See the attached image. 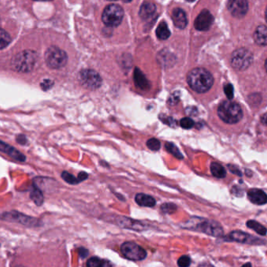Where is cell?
<instances>
[{
  "mask_svg": "<svg viewBox=\"0 0 267 267\" xmlns=\"http://www.w3.org/2000/svg\"><path fill=\"white\" fill-rule=\"evenodd\" d=\"M134 82L135 83V86L138 89H141L143 91H146L150 89V83L148 82L145 74L139 68L136 67L134 71Z\"/></svg>",
  "mask_w": 267,
  "mask_h": 267,
  "instance_id": "16",
  "label": "cell"
},
{
  "mask_svg": "<svg viewBox=\"0 0 267 267\" xmlns=\"http://www.w3.org/2000/svg\"><path fill=\"white\" fill-rule=\"evenodd\" d=\"M229 238L230 241H237L240 243L250 244V245H261L262 242H264L263 240L256 238L250 234H246L245 232L234 230L229 234Z\"/></svg>",
  "mask_w": 267,
  "mask_h": 267,
  "instance_id": "12",
  "label": "cell"
},
{
  "mask_svg": "<svg viewBox=\"0 0 267 267\" xmlns=\"http://www.w3.org/2000/svg\"><path fill=\"white\" fill-rule=\"evenodd\" d=\"M241 267H252V264H249V263H248V264H245V265L242 266Z\"/></svg>",
  "mask_w": 267,
  "mask_h": 267,
  "instance_id": "40",
  "label": "cell"
},
{
  "mask_svg": "<svg viewBox=\"0 0 267 267\" xmlns=\"http://www.w3.org/2000/svg\"><path fill=\"white\" fill-rule=\"evenodd\" d=\"M147 146L152 151H158L160 148V141L156 138H150L146 143Z\"/></svg>",
  "mask_w": 267,
  "mask_h": 267,
  "instance_id": "28",
  "label": "cell"
},
{
  "mask_svg": "<svg viewBox=\"0 0 267 267\" xmlns=\"http://www.w3.org/2000/svg\"><path fill=\"white\" fill-rule=\"evenodd\" d=\"M78 252H79V255H80L82 258H86V256L89 254L87 249H83V248H81Z\"/></svg>",
  "mask_w": 267,
  "mask_h": 267,
  "instance_id": "35",
  "label": "cell"
},
{
  "mask_svg": "<svg viewBox=\"0 0 267 267\" xmlns=\"http://www.w3.org/2000/svg\"><path fill=\"white\" fill-rule=\"evenodd\" d=\"M135 202L137 205L144 207H153L156 206V199L150 195H145L143 193L137 194L135 196Z\"/></svg>",
  "mask_w": 267,
  "mask_h": 267,
  "instance_id": "19",
  "label": "cell"
},
{
  "mask_svg": "<svg viewBox=\"0 0 267 267\" xmlns=\"http://www.w3.org/2000/svg\"><path fill=\"white\" fill-rule=\"evenodd\" d=\"M17 142L21 143L22 145L26 143V138L24 135H20L17 137Z\"/></svg>",
  "mask_w": 267,
  "mask_h": 267,
  "instance_id": "37",
  "label": "cell"
},
{
  "mask_svg": "<svg viewBox=\"0 0 267 267\" xmlns=\"http://www.w3.org/2000/svg\"><path fill=\"white\" fill-rule=\"evenodd\" d=\"M31 199L34 201L37 206H41L44 202V197H43V192L39 189L37 186H34L31 191Z\"/></svg>",
  "mask_w": 267,
  "mask_h": 267,
  "instance_id": "23",
  "label": "cell"
},
{
  "mask_svg": "<svg viewBox=\"0 0 267 267\" xmlns=\"http://www.w3.org/2000/svg\"><path fill=\"white\" fill-rule=\"evenodd\" d=\"M261 122L264 124V125H267V114L261 117Z\"/></svg>",
  "mask_w": 267,
  "mask_h": 267,
  "instance_id": "38",
  "label": "cell"
},
{
  "mask_svg": "<svg viewBox=\"0 0 267 267\" xmlns=\"http://www.w3.org/2000/svg\"><path fill=\"white\" fill-rule=\"evenodd\" d=\"M265 67H266V70H267V60H266Z\"/></svg>",
  "mask_w": 267,
  "mask_h": 267,
  "instance_id": "42",
  "label": "cell"
},
{
  "mask_svg": "<svg viewBox=\"0 0 267 267\" xmlns=\"http://www.w3.org/2000/svg\"><path fill=\"white\" fill-rule=\"evenodd\" d=\"M104 262L97 257L89 259L87 262V267H103Z\"/></svg>",
  "mask_w": 267,
  "mask_h": 267,
  "instance_id": "29",
  "label": "cell"
},
{
  "mask_svg": "<svg viewBox=\"0 0 267 267\" xmlns=\"http://www.w3.org/2000/svg\"><path fill=\"white\" fill-rule=\"evenodd\" d=\"M47 66L52 69H59L67 64V55L64 51L56 46H51L44 53Z\"/></svg>",
  "mask_w": 267,
  "mask_h": 267,
  "instance_id": "4",
  "label": "cell"
},
{
  "mask_svg": "<svg viewBox=\"0 0 267 267\" xmlns=\"http://www.w3.org/2000/svg\"><path fill=\"white\" fill-rule=\"evenodd\" d=\"M161 209L166 214H173L176 211L177 206L172 203H166L162 206Z\"/></svg>",
  "mask_w": 267,
  "mask_h": 267,
  "instance_id": "31",
  "label": "cell"
},
{
  "mask_svg": "<svg viewBox=\"0 0 267 267\" xmlns=\"http://www.w3.org/2000/svg\"><path fill=\"white\" fill-rule=\"evenodd\" d=\"M252 61L253 56L252 52L246 48H239L234 51L230 59L232 67L237 71H245L249 68Z\"/></svg>",
  "mask_w": 267,
  "mask_h": 267,
  "instance_id": "5",
  "label": "cell"
},
{
  "mask_svg": "<svg viewBox=\"0 0 267 267\" xmlns=\"http://www.w3.org/2000/svg\"><path fill=\"white\" fill-rule=\"evenodd\" d=\"M266 19H267V9H266Z\"/></svg>",
  "mask_w": 267,
  "mask_h": 267,
  "instance_id": "43",
  "label": "cell"
},
{
  "mask_svg": "<svg viewBox=\"0 0 267 267\" xmlns=\"http://www.w3.org/2000/svg\"><path fill=\"white\" fill-rule=\"evenodd\" d=\"M80 80L85 87L91 90H95L102 86V80L100 75L94 70L86 69L80 74Z\"/></svg>",
  "mask_w": 267,
  "mask_h": 267,
  "instance_id": "9",
  "label": "cell"
},
{
  "mask_svg": "<svg viewBox=\"0 0 267 267\" xmlns=\"http://www.w3.org/2000/svg\"><path fill=\"white\" fill-rule=\"evenodd\" d=\"M227 7L233 17L241 18L248 12L249 3L247 0H229Z\"/></svg>",
  "mask_w": 267,
  "mask_h": 267,
  "instance_id": "10",
  "label": "cell"
},
{
  "mask_svg": "<svg viewBox=\"0 0 267 267\" xmlns=\"http://www.w3.org/2000/svg\"><path fill=\"white\" fill-rule=\"evenodd\" d=\"M228 169L231 171L234 175H238V176H241V173L237 167L234 165H228Z\"/></svg>",
  "mask_w": 267,
  "mask_h": 267,
  "instance_id": "34",
  "label": "cell"
},
{
  "mask_svg": "<svg viewBox=\"0 0 267 267\" xmlns=\"http://www.w3.org/2000/svg\"><path fill=\"white\" fill-rule=\"evenodd\" d=\"M186 1H187V2H194L195 0H186Z\"/></svg>",
  "mask_w": 267,
  "mask_h": 267,
  "instance_id": "44",
  "label": "cell"
},
{
  "mask_svg": "<svg viewBox=\"0 0 267 267\" xmlns=\"http://www.w3.org/2000/svg\"><path fill=\"white\" fill-rule=\"evenodd\" d=\"M10 42H11V38L9 34L2 28H0V49L6 48Z\"/></svg>",
  "mask_w": 267,
  "mask_h": 267,
  "instance_id": "25",
  "label": "cell"
},
{
  "mask_svg": "<svg viewBox=\"0 0 267 267\" xmlns=\"http://www.w3.org/2000/svg\"><path fill=\"white\" fill-rule=\"evenodd\" d=\"M223 89H224L225 94H226V96L228 98L229 100L234 98V88H233L232 85L227 84V85L224 86Z\"/></svg>",
  "mask_w": 267,
  "mask_h": 267,
  "instance_id": "32",
  "label": "cell"
},
{
  "mask_svg": "<svg viewBox=\"0 0 267 267\" xmlns=\"http://www.w3.org/2000/svg\"><path fill=\"white\" fill-rule=\"evenodd\" d=\"M53 86V82L51 80H44V82H42L41 87L42 89H44V91L48 90L51 89Z\"/></svg>",
  "mask_w": 267,
  "mask_h": 267,
  "instance_id": "33",
  "label": "cell"
},
{
  "mask_svg": "<svg viewBox=\"0 0 267 267\" xmlns=\"http://www.w3.org/2000/svg\"><path fill=\"white\" fill-rule=\"evenodd\" d=\"M36 61V55L33 52H23L16 56L13 67L17 72H30Z\"/></svg>",
  "mask_w": 267,
  "mask_h": 267,
  "instance_id": "7",
  "label": "cell"
},
{
  "mask_svg": "<svg viewBox=\"0 0 267 267\" xmlns=\"http://www.w3.org/2000/svg\"><path fill=\"white\" fill-rule=\"evenodd\" d=\"M88 174H86V173L85 172H81L79 175H78V180H80L81 181H83V180H86L88 178Z\"/></svg>",
  "mask_w": 267,
  "mask_h": 267,
  "instance_id": "36",
  "label": "cell"
},
{
  "mask_svg": "<svg viewBox=\"0 0 267 267\" xmlns=\"http://www.w3.org/2000/svg\"><path fill=\"white\" fill-rule=\"evenodd\" d=\"M187 82L193 91L205 93L211 89L214 79L211 73L206 69L195 68L187 74Z\"/></svg>",
  "mask_w": 267,
  "mask_h": 267,
  "instance_id": "1",
  "label": "cell"
},
{
  "mask_svg": "<svg viewBox=\"0 0 267 267\" xmlns=\"http://www.w3.org/2000/svg\"><path fill=\"white\" fill-rule=\"evenodd\" d=\"M172 20L177 28L184 29L187 26V19L185 12L180 8H176L173 10Z\"/></svg>",
  "mask_w": 267,
  "mask_h": 267,
  "instance_id": "14",
  "label": "cell"
},
{
  "mask_svg": "<svg viewBox=\"0 0 267 267\" xmlns=\"http://www.w3.org/2000/svg\"><path fill=\"white\" fill-rule=\"evenodd\" d=\"M199 267H214V266H212L211 264H208V263H204V264H201Z\"/></svg>",
  "mask_w": 267,
  "mask_h": 267,
  "instance_id": "39",
  "label": "cell"
},
{
  "mask_svg": "<svg viewBox=\"0 0 267 267\" xmlns=\"http://www.w3.org/2000/svg\"><path fill=\"white\" fill-rule=\"evenodd\" d=\"M0 152L6 153V155L13 158L14 160H17V161L24 162L26 160L25 156L23 155L20 151L17 150L16 148L10 146L1 140H0Z\"/></svg>",
  "mask_w": 267,
  "mask_h": 267,
  "instance_id": "13",
  "label": "cell"
},
{
  "mask_svg": "<svg viewBox=\"0 0 267 267\" xmlns=\"http://www.w3.org/2000/svg\"><path fill=\"white\" fill-rule=\"evenodd\" d=\"M124 17V10L121 6L111 4L106 6L102 13V20L108 27H117Z\"/></svg>",
  "mask_w": 267,
  "mask_h": 267,
  "instance_id": "6",
  "label": "cell"
},
{
  "mask_svg": "<svg viewBox=\"0 0 267 267\" xmlns=\"http://www.w3.org/2000/svg\"><path fill=\"white\" fill-rule=\"evenodd\" d=\"M125 2H132V0H123Z\"/></svg>",
  "mask_w": 267,
  "mask_h": 267,
  "instance_id": "41",
  "label": "cell"
},
{
  "mask_svg": "<svg viewBox=\"0 0 267 267\" xmlns=\"http://www.w3.org/2000/svg\"><path fill=\"white\" fill-rule=\"evenodd\" d=\"M61 177L63 180L70 184H77L80 182V180H78V178H75L74 175L69 174L67 171H63L62 173Z\"/></svg>",
  "mask_w": 267,
  "mask_h": 267,
  "instance_id": "26",
  "label": "cell"
},
{
  "mask_svg": "<svg viewBox=\"0 0 267 267\" xmlns=\"http://www.w3.org/2000/svg\"><path fill=\"white\" fill-rule=\"evenodd\" d=\"M254 40L260 45H267V27L260 25L256 28L254 34Z\"/></svg>",
  "mask_w": 267,
  "mask_h": 267,
  "instance_id": "18",
  "label": "cell"
},
{
  "mask_svg": "<svg viewBox=\"0 0 267 267\" xmlns=\"http://www.w3.org/2000/svg\"><path fill=\"white\" fill-rule=\"evenodd\" d=\"M156 36L160 40H166L171 36V32L165 22H161L156 29Z\"/></svg>",
  "mask_w": 267,
  "mask_h": 267,
  "instance_id": "20",
  "label": "cell"
},
{
  "mask_svg": "<svg viewBox=\"0 0 267 267\" xmlns=\"http://www.w3.org/2000/svg\"><path fill=\"white\" fill-rule=\"evenodd\" d=\"M187 228L202 232L213 237H221L223 234L222 226L219 222L214 221L194 218L187 222Z\"/></svg>",
  "mask_w": 267,
  "mask_h": 267,
  "instance_id": "3",
  "label": "cell"
},
{
  "mask_svg": "<svg viewBox=\"0 0 267 267\" xmlns=\"http://www.w3.org/2000/svg\"><path fill=\"white\" fill-rule=\"evenodd\" d=\"M37 1H49V0H37Z\"/></svg>",
  "mask_w": 267,
  "mask_h": 267,
  "instance_id": "45",
  "label": "cell"
},
{
  "mask_svg": "<svg viewBox=\"0 0 267 267\" xmlns=\"http://www.w3.org/2000/svg\"><path fill=\"white\" fill-rule=\"evenodd\" d=\"M180 125L182 128L188 130V129H191L194 127L195 123L189 117H184V118H182L180 120Z\"/></svg>",
  "mask_w": 267,
  "mask_h": 267,
  "instance_id": "27",
  "label": "cell"
},
{
  "mask_svg": "<svg viewBox=\"0 0 267 267\" xmlns=\"http://www.w3.org/2000/svg\"><path fill=\"white\" fill-rule=\"evenodd\" d=\"M217 113L220 118L226 124H236L239 122L243 117L241 106L231 101H223L220 104Z\"/></svg>",
  "mask_w": 267,
  "mask_h": 267,
  "instance_id": "2",
  "label": "cell"
},
{
  "mask_svg": "<svg viewBox=\"0 0 267 267\" xmlns=\"http://www.w3.org/2000/svg\"><path fill=\"white\" fill-rule=\"evenodd\" d=\"M210 170H211L212 175H214L215 178H224L226 177V172L224 167L221 165L220 163H212L211 166H210Z\"/></svg>",
  "mask_w": 267,
  "mask_h": 267,
  "instance_id": "21",
  "label": "cell"
},
{
  "mask_svg": "<svg viewBox=\"0 0 267 267\" xmlns=\"http://www.w3.org/2000/svg\"><path fill=\"white\" fill-rule=\"evenodd\" d=\"M247 226L249 228L252 229L260 234V235L265 236L267 234V229L265 226L260 224V222L255 221H249L247 222Z\"/></svg>",
  "mask_w": 267,
  "mask_h": 267,
  "instance_id": "22",
  "label": "cell"
},
{
  "mask_svg": "<svg viewBox=\"0 0 267 267\" xmlns=\"http://www.w3.org/2000/svg\"><path fill=\"white\" fill-rule=\"evenodd\" d=\"M166 149H167L170 153L173 156L176 157L178 160H182L184 158V156L181 154V152L178 149V147L172 142H167L165 145Z\"/></svg>",
  "mask_w": 267,
  "mask_h": 267,
  "instance_id": "24",
  "label": "cell"
},
{
  "mask_svg": "<svg viewBox=\"0 0 267 267\" xmlns=\"http://www.w3.org/2000/svg\"><path fill=\"white\" fill-rule=\"evenodd\" d=\"M179 267H188L191 265V259L187 256H183L178 261Z\"/></svg>",
  "mask_w": 267,
  "mask_h": 267,
  "instance_id": "30",
  "label": "cell"
},
{
  "mask_svg": "<svg viewBox=\"0 0 267 267\" xmlns=\"http://www.w3.org/2000/svg\"><path fill=\"white\" fill-rule=\"evenodd\" d=\"M248 198L253 204L259 205V206L266 204L267 202V194L264 191L256 189V188L249 190L248 192Z\"/></svg>",
  "mask_w": 267,
  "mask_h": 267,
  "instance_id": "15",
  "label": "cell"
},
{
  "mask_svg": "<svg viewBox=\"0 0 267 267\" xmlns=\"http://www.w3.org/2000/svg\"><path fill=\"white\" fill-rule=\"evenodd\" d=\"M214 21V16L209 10L204 9L199 13V16L195 19V28L201 32L207 31V30L210 29Z\"/></svg>",
  "mask_w": 267,
  "mask_h": 267,
  "instance_id": "11",
  "label": "cell"
},
{
  "mask_svg": "<svg viewBox=\"0 0 267 267\" xmlns=\"http://www.w3.org/2000/svg\"><path fill=\"white\" fill-rule=\"evenodd\" d=\"M121 250L125 257L132 261H141L146 258L147 252L145 249L132 241H128L123 244Z\"/></svg>",
  "mask_w": 267,
  "mask_h": 267,
  "instance_id": "8",
  "label": "cell"
},
{
  "mask_svg": "<svg viewBox=\"0 0 267 267\" xmlns=\"http://www.w3.org/2000/svg\"><path fill=\"white\" fill-rule=\"evenodd\" d=\"M156 8L154 4L150 2H146L142 4L140 9L139 16L143 21H148L153 18L156 13Z\"/></svg>",
  "mask_w": 267,
  "mask_h": 267,
  "instance_id": "17",
  "label": "cell"
}]
</instances>
